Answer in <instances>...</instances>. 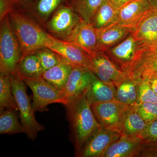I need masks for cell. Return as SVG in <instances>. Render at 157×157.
Returning a JSON list of instances; mask_svg holds the SVG:
<instances>
[{"label": "cell", "instance_id": "cell-1", "mask_svg": "<svg viewBox=\"0 0 157 157\" xmlns=\"http://www.w3.org/2000/svg\"><path fill=\"white\" fill-rule=\"evenodd\" d=\"M86 93L74 98L65 106L76 157H78L90 135L100 127L93 113Z\"/></svg>", "mask_w": 157, "mask_h": 157}, {"label": "cell", "instance_id": "cell-2", "mask_svg": "<svg viewBox=\"0 0 157 157\" xmlns=\"http://www.w3.org/2000/svg\"><path fill=\"white\" fill-rule=\"evenodd\" d=\"M11 26L19 42L22 57L47 48L51 43L49 34L30 15L17 9L9 14Z\"/></svg>", "mask_w": 157, "mask_h": 157}, {"label": "cell", "instance_id": "cell-3", "mask_svg": "<svg viewBox=\"0 0 157 157\" xmlns=\"http://www.w3.org/2000/svg\"><path fill=\"white\" fill-rule=\"evenodd\" d=\"M21 57L20 45L8 14L1 21L0 73L9 76L17 73Z\"/></svg>", "mask_w": 157, "mask_h": 157}, {"label": "cell", "instance_id": "cell-4", "mask_svg": "<svg viewBox=\"0 0 157 157\" xmlns=\"http://www.w3.org/2000/svg\"><path fill=\"white\" fill-rule=\"evenodd\" d=\"M10 76L12 82V93L17 102L24 133L29 139L33 140L36 138L38 133L45 128L35 118V112L27 93L25 82L18 72Z\"/></svg>", "mask_w": 157, "mask_h": 157}, {"label": "cell", "instance_id": "cell-5", "mask_svg": "<svg viewBox=\"0 0 157 157\" xmlns=\"http://www.w3.org/2000/svg\"><path fill=\"white\" fill-rule=\"evenodd\" d=\"M81 19L71 7L63 4L51 16L44 29L52 37L64 40L70 36Z\"/></svg>", "mask_w": 157, "mask_h": 157}, {"label": "cell", "instance_id": "cell-6", "mask_svg": "<svg viewBox=\"0 0 157 157\" xmlns=\"http://www.w3.org/2000/svg\"><path fill=\"white\" fill-rule=\"evenodd\" d=\"M22 79L32 90V105L35 112L48 111L49 104L60 103L61 90L48 83L42 76Z\"/></svg>", "mask_w": 157, "mask_h": 157}, {"label": "cell", "instance_id": "cell-7", "mask_svg": "<svg viewBox=\"0 0 157 157\" xmlns=\"http://www.w3.org/2000/svg\"><path fill=\"white\" fill-rule=\"evenodd\" d=\"M122 135L119 130L99 127L88 137L78 157H102L107 148Z\"/></svg>", "mask_w": 157, "mask_h": 157}, {"label": "cell", "instance_id": "cell-8", "mask_svg": "<svg viewBox=\"0 0 157 157\" xmlns=\"http://www.w3.org/2000/svg\"><path fill=\"white\" fill-rule=\"evenodd\" d=\"M128 107L117 100L91 104L93 113L100 126L118 130Z\"/></svg>", "mask_w": 157, "mask_h": 157}, {"label": "cell", "instance_id": "cell-9", "mask_svg": "<svg viewBox=\"0 0 157 157\" xmlns=\"http://www.w3.org/2000/svg\"><path fill=\"white\" fill-rule=\"evenodd\" d=\"M94 73L88 68L73 67L63 89L61 90L60 103L64 106L73 99L86 92L89 87Z\"/></svg>", "mask_w": 157, "mask_h": 157}, {"label": "cell", "instance_id": "cell-10", "mask_svg": "<svg viewBox=\"0 0 157 157\" xmlns=\"http://www.w3.org/2000/svg\"><path fill=\"white\" fill-rule=\"evenodd\" d=\"M141 45L131 33L120 43L104 52L118 69L126 72Z\"/></svg>", "mask_w": 157, "mask_h": 157}, {"label": "cell", "instance_id": "cell-11", "mask_svg": "<svg viewBox=\"0 0 157 157\" xmlns=\"http://www.w3.org/2000/svg\"><path fill=\"white\" fill-rule=\"evenodd\" d=\"M91 58V71L102 81L117 87L123 82L128 79L126 73L118 69L104 52H96Z\"/></svg>", "mask_w": 157, "mask_h": 157}, {"label": "cell", "instance_id": "cell-12", "mask_svg": "<svg viewBox=\"0 0 157 157\" xmlns=\"http://www.w3.org/2000/svg\"><path fill=\"white\" fill-rule=\"evenodd\" d=\"M147 0H133L119 10L117 22L132 33L149 15L155 11Z\"/></svg>", "mask_w": 157, "mask_h": 157}, {"label": "cell", "instance_id": "cell-13", "mask_svg": "<svg viewBox=\"0 0 157 157\" xmlns=\"http://www.w3.org/2000/svg\"><path fill=\"white\" fill-rule=\"evenodd\" d=\"M51 43L47 48L59 54L70 62L73 67L81 66L92 68L91 56L82 48L73 44L59 40L49 35Z\"/></svg>", "mask_w": 157, "mask_h": 157}, {"label": "cell", "instance_id": "cell-14", "mask_svg": "<svg viewBox=\"0 0 157 157\" xmlns=\"http://www.w3.org/2000/svg\"><path fill=\"white\" fill-rule=\"evenodd\" d=\"M65 42L78 46L92 56L96 52L97 35L91 23L81 19Z\"/></svg>", "mask_w": 157, "mask_h": 157}, {"label": "cell", "instance_id": "cell-15", "mask_svg": "<svg viewBox=\"0 0 157 157\" xmlns=\"http://www.w3.org/2000/svg\"><path fill=\"white\" fill-rule=\"evenodd\" d=\"M97 35L96 52H105L120 43L132 33L130 29L117 21L99 29H96Z\"/></svg>", "mask_w": 157, "mask_h": 157}, {"label": "cell", "instance_id": "cell-16", "mask_svg": "<svg viewBox=\"0 0 157 157\" xmlns=\"http://www.w3.org/2000/svg\"><path fill=\"white\" fill-rule=\"evenodd\" d=\"M143 142L139 135H122L107 148L102 157H137Z\"/></svg>", "mask_w": 157, "mask_h": 157}, {"label": "cell", "instance_id": "cell-17", "mask_svg": "<svg viewBox=\"0 0 157 157\" xmlns=\"http://www.w3.org/2000/svg\"><path fill=\"white\" fill-rule=\"evenodd\" d=\"M132 33L142 46L157 47V10L147 17Z\"/></svg>", "mask_w": 157, "mask_h": 157}, {"label": "cell", "instance_id": "cell-18", "mask_svg": "<svg viewBox=\"0 0 157 157\" xmlns=\"http://www.w3.org/2000/svg\"><path fill=\"white\" fill-rule=\"evenodd\" d=\"M117 87L114 85L102 81L94 74L86 95L90 104L116 100Z\"/></svg>", "mask_w": 157, "mask_h": 157}, {"label": "cell", "instance_id": "cell-19", "mask_svg": "<svg viewBox=\"0 0 157 157\" xmlns=\"http://www.w3.org/2000/svg\"><path fill=\"white\" fill-rule=\"evenodd\" d=\"M66 4V0H34L25 11L43 28L48 20L59 6Z\"/></svg>", "mask_w": 157, "mask_h": 157}, {"label": "cell", "instance_id": "cell-20", "mask_svg": "<svg viewBox=\"0 0 157 157\" xmlns=\"http://www.w3.org/2000/svg\"><path fill=\"white\" fill-rule=\"evenodd\" d=\"M147 123L137 111V104L129 105L119 127L122 135L137 136L145 128Z\"/></svg>", "mask_w": 157, "mask_h": 157}, {"label": "cell", "instance_id": "cell-21", "mask_svg": "<svg viewBox=\"0 0 157 157\" xmlns=\"http://www.w3.org/2000/svg\"><path fill=\"white\" fill-rule=\"evenodd\" d=\"M73 67L70 62L63 58L57 64L44 71L41 76L55 87L61 90L65 86Z\"/></svg>", "mask_w": 157, "mask_h": 157}, {"label": "cell", "instance_id": "cell-22", "mask_svg": "<svg viewBox=\"0 0 157 157\" xmlns=\"http://www.w3.org/2000/svg\"><path fill=\"white\" fill-rule=\"evenodd\" d=\"M119 12V10L104 0L96 11L91 23L96 29L105 27L117 21Z\"/></svg>", "mask_w": 157, "mask_h": 157}, {"label": "cell", "instance_id": "cell-23", "mask_svg": "<svg viewBox=\"0 0 157 157\" xmlns=\"http://www.w3.org/2000/svg\"><path fill=\"white\" fill-rule=\"evenodd\" d=\"M104 0H66L81 19L91 23L96 11Z\"/></svg>", "mask_w": 157, "mask_h": 157}, {"label": "cell", "instance_id": "cell-24", "mask_svg": "<svg viewBox=\"0 0 157 157\" xmlns=\"http://www.w3.org/2000/svg\"><path fill=\"white\" fill-rule=\"evenodd\" d=\"M43 72L39 58L35 53L21 57L17 69V72L21 78L40 77Z\"/></svg>", "mask_w": 157, "mask_h": 157}, {"label": "cell", "instance_id": "cell-25", "mask_svg": "<svg viewBox=\"0 0 157 157\" xmlns=\"http://www.w3.org/2000/svg\"><path fill=\"white\" fill-rule=\"evenodd\" d=\"M8 109L18 110L12 93L11 77L7 74L0 73V112Z\"/></svg>", "mask_w": 157, "mask_h": 157}, {"label": "cell", "instance_id": "cell-26", "mask_svg": "<svg viewBox=\"0 0 157 157\" xmlns=\"http://www.w3.org/2000/svg\"><path fill=\"white\" fill-rule=\"evenodd\" d=\"M17 110L13 109H6L1 111L0 134L13 135L24 133L21 124L17 118Z\"/></svg>", "mask_w": 157, "mask_h": 157}, {"label": "cell", "instance_id": "cell-27", "mask_svg": "<svg viewBox=\"0 0 157 157\" xmlns=\"http://www.w3.org/2000/svg\"><path fill=\"white\" fill-rule=\"evenodd\" d=\"M39 58L44 71L60 63L63 57L48 48H40L34 53Z\"/></svg>", "mask_w": 157, "mask_h": 157}, {"label": "cell", "instance_id": "cell-28", "mask_svg": "<svg viewBox=\"0 0 157 157\" xmlns=\"http://www.w3.org/2000/svg\"><path fill=\"white\" fill-rule=\"evenodd\" d=\"M137 93L136 104L157 102V95L152 89L146 79H141L138 81Z\"/></svg>", "mask_w": 157, "mask_h": 157}, {"label": "cell", "instance_id": "cell-29", "mask_svg": "<svg viewBox=\"0 0 157 157\" xmlns=\"http://www.w3.org/2000/svg\"><path fill=\"white\" fill-rule=\"evenodd\" d=\"M137 111L146 123L157 119V102L137 104Z\"/></svg>", "mask_w": 157, "mask_h": 157}, {"label": "cell", "instance_id": "cell-30", "mask_svg": "<svg viewBox=\"0 0 157 157\" xmlns=\"http://www.w3.org/2000/svg\"><path fill=\"white\" fill-rule=\"evenodd\" d=\"M139 136L144 140L157 141V119L147 123Z\"/></svg>", "mask_w": 157, "mask_h": 157}, {"label": "cell", "instance_id": "cell-31", "mask_svg": "<svg viewBox=\"0 0 157 157\" xmlns=\"http://www.w3.org/2000/svg\"><path fill=\"white\" fill-rule=\"evenodd\" d=\"M137 157H157V141L144 140Z\"/></svg>", "mask_w": 157, "mask_h": 157}, {"label": "cell", "instance_id": "cell-32", "mask_svg": "<svg viewBox=\"0 0 157 157\" xmlns=\"http://www.w3.org/2000/svg\"><path fill=\"white\" fill-rule=\"evenodd\" d=\"M127 80L123 82L117 87L116 100L123 104L129 105L128 94L127 89Z\"/></svg>", "mask_w": 157, "mask_h": 157}, {"label": "cell", "instance_id": "cell-33", "mask_svg": "<svg viewBox=\"0 0 157 157\" xmlns=\"http://www.w3.org/2000/svg\"><path fill=\"white\" fill-rule=\"evenodd\" d=\"M15 9L14 0H0V21Z\"/></svg>", "mask_w": 157, "mask_h": 157}, {"label": "cell", "instance_id": "cell-34", "mask_svg": "<svg viewBox=\"0 0 157 157\" xmlns=\"http://www.w3.org/2000/svg\"><path fill=\"white\" fill-rule=\"evenodd\" d=\"M141 79H146L152 89L157 95V73L148 74L144 76Z\"/></svg>", "mask_w": 157, "mask_h": 157}, {"label": "cell", "instance_id": "cell-35", "mask_svg": "<svg viewBox=\"0 0 157 157\" xmlns=\"http://www.w3.org/2000/svg\"><path fill=\"white\" fill-rule=\"evenodd\" d=\"M16 9L26 11L30 8L34 0H14Z\"/></svg>", "mask_w": 157, "mask_h": 157}, {"label": "cell", "instance_id": "cell-36", "mask_svg": "<svg viewBox=\"0 0 157 157\" xmlns=\"http://www.w3.org/2000/svg\"><path fill=\"white\" fill-rule=\"evenodd\" d=\"M115 9L120 10L133 0H106Z\"/></svg>", "mask_w": 157, "mask_h": 157}, {"label": "cell", "instance_id": "cell-37", "mask_svg": "<svg viewBox=\"0 0 157 157\" xmlns=\"http://www.w3.org/2000/svg\"><path fill=\"white\" fill-rule=\"evenodd\" d=\"M152 8L157 10V0H147Z\"/></svg>", "mask_w": 157, "mask_h": 157}]
</instances>
